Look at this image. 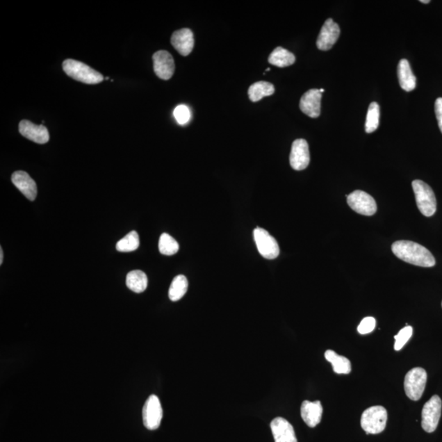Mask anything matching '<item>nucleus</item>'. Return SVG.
Listing matches in <instances>:
<instances>
[{
  "label": "nucleus",
  "mask_w": 442,
  "mask_h": 442,
  "mask_svg": "<svg viewBox=\"0 0 442 442\" xmlns=\"http://www.w3.org/2000/svg\"><path fill=\"white\" fill-rule=\"evenodd\" d=\"M380 108L379 105L373 102L368 109L366 131L368 133L375 132L379 126Z\"/></svg>",
  "instance_id": "nucleus-26"
},
{
  "label": "nucleus",
  "mask_w": 442,
  "mask_h": 442,
  "mask_svg": "<svg viewBox=\"0 0 442 442\" xmlns=\"http://www.w3.org/2000/svg\"><path fill=\"white\" fill-rule=\"evenodd\" d=\"M19 132L23 137L36 142V144L44 145L49 140L47 128L43 125H35L27 120H22L20 122Z\"/></svg>",
  "instance_id": "nucleus-13"
},
{
  "label": "nucleus",
  "mask_w": 442,
  "mask_h": 442,
  "mask_svg": "<svg viewBox=\"0 0 442 442\" xmlns=\"http://www.w3.org/2000/svg\"><path fill=\"white\" fill-rule=\"evenodd\" d=\"M3 252L1 247L0 248V265L3 264Z\"/></svg>",
  "instance_id": "nucleus-32"
},
{
  "label": "nucleus",
  "mask_w": 442,
  "mask_h": 442,
  "mask_svg": "<svg viewBox=\"0 0 442 442\" xmlns=\"http://www.w3.org/2000/svg\"><path fill=\"white\" fill-rule=\"evenodd\" d=\"M12 182L27 199L34 201L37 196V186L33 179L22 170L13 174Z\"/></svg>",
  "instance_id": "nucleus-17"
},
{
  "label": "nucleus",
  "mask_w": 442,
  "mask_h": 442,
  "mask_svg": "<svg viewBox=\"0 0 442 442\" xmlns=\"http://www.w3.org/2000/svg\"><path fill=\"white\" fill-rule=\"evenodd\" d=\"M420 3H430V1H429V0H420Z\"/></svg>",
  "instance_id": "nucleus-33"
},
{
  "label": "nucleus",
  "mask_w": 442,
  "mask_h": 442,
  "mask_svg": "<svg viewBox=\"0 0 442 442\" xmlns=\"http://www.w3.org/2000/svg\"><path fill=\"white\" fill-rule=\"evenodd\" d=\"M435 113L440 131L442 133V98H439L436 100Z\"/></svg>",
  "instance_id": "nucleus-31"
},
{
  "label": "nucleus",
  "mask_w": 442,
  "mask_h": 442,
  "mask_svg": "<svg viewBox=\"0 0 442 442\" xmlns=\"http://www.w3.org/2000/svg\"><path fill=\"white\" fill-rule=\"evenodd\" d=\"M172 44L182 56H188L195 47V36L190 29L183 28L174 31L172 36Z\"/></svg>",
  "instance_id": "nucleus-16"
},
{
  "label": "nucleus",
  "mask_w": 442,
  "mask_h": 442,
  "mask_svg": "<svg viewBox=\"0 0 442 442\" xmlns=\"http://www.w3.org/2000/svg\"><path fill=\"white\" fill-rule=\"evenodd\" d=\"M158 247L160 252L165 256L177 254L179 249V243L176 239L165 233L160 237Z\"/></svg>",
  "instance_id": "nucleus-27"
},
{
  "label": "nucleus",
  "mask_w": 442,
  "mask_h": 442,
  "mask_svg": "<svg viewBox=\"0 0 442 442\" xmlns=\"http://www.w3.org/2000/svg\"><path fill=\"white\" fill-rule=\"evenodd\" d=\"M441 306H442V303H441Z\"/></svg>",
  "instance_id": "nucleus-35"
},
{
  "label": "nucleus",
  "mask_w": 442,
  "mask_h": 442,
  "mask_svg": "<svg viewBox=\"0 0 442 442\" xmlns=\"http://www.w3.org/2000/svg\"><path fill=\"white\" fill-rule=\"evenodd\" d=\"M442 402L439 395H435L423 405L422 411L423 429L431 434L434 432L440 421Z\"/></svg>",
  "instance_id": "nucleus-6"
},
{
  "label": "nucleus",
  "mask_w": 442,
  "mask_h": 442,
  "mask_svg": "<svg viewBox=\"0 0 442 442\" xmlns=\"http://www.w3.org/2000/svg\"><path fill=\"white\" fill-rule=\"evenodd\" d=\"M376 326V320L374 317H366L361 322L358 326V332L361 334H370L374 331Z\"/></svg>",
  "instance_id": "nucleus-30"
},
{
  "label": "nucleus",
  "mask_w": 442,
  "mask_h": 442,
  "mask_svg": "<svg viewBox=\"0 0 442 442\" xmlns=\"http://www.w3.org/2000/svg\"><path fill=\"white\" fill-rule=\"evenodd\" d=\"M398 73L400 85L404 90L411 92L416 89V77L414 75L408 60H400L398 64Z\"/></svg>",
  "instance_id": "nucleus-19"
},
{
  "label": "nucleus",
  "mask_w": 442,
  "mask_h": 442,
  "mask_svg": "<svg viewBox=\"0 0 442 442\" xmlns=\"http://www.w3.org/2000/svg\"><path fill=\"white\" fill-rule=\"evenodd\" d=\"M275 442H297L293 425L284 418H275L270 423Z\"/></svg>",
  "instance_id": "nucleus-15"
},
{
  "label": "nucleus",
  "mask_w": 442,
  "mask_h": 442,
  "mask_svg": "<svg viewBox=\"0 0 442 442\" xmlns=\"http://www.w3.org/2000/svg\"><path fill=\"white\" fill-rule=\"evenodd\" d=\"M340 28L332 18L326 20L317 39V47L322 51H328L337 42L340 35Z\"/></svg>",
  "instance_id": "nucleus-11"
},
{
  "label": "nucleus",
  "mask_w": 442,
  "mask_h": 442,
  "mask_svg": "<svg viewBox=\"0 0 442 442\" xmlns=\"http://www.w3.org/2000/svg\"><path fill=\"white\" fill-rule=\"evenodd\" d=\"M388 422V411L384 407L376 405L363 412L361 425L367 434H379L384 432Z\"/></svg>",
  "instance_id": "nucleus-3"
},
{
  "label": "nucleus",
  "mask_w": 442,
  "mask_h": 442,
  "mask_svg": "<svg viewBox=\"0 0 442 442\" xmlns=\"http://www.w3.org/2000/svg\"><path fill=\"white\" fill-rule=\"evenodd\" d=\"M412 187L418 208L420 213L427 218L434 215L436 211V199L432 188L420 179L414 181Z\"/></svg>",
  "instance_id": "nucleus-4"
},
{
  "label": "nucleus",
  "mask_w": 442,
  "mask_h": 442,
  "mask_svg": "<svg viewBox=\"0 0 442 442\" xmlns=\"http://www.w3.org/2000/svg\"><path fill=\"white\" fill-rule=\"evenodd\" d=\"M289 160L292 168L296 170H305L309 165V145L305 140H296L293 142Z\"/></svg>",
  "instance_id": "nucleus-10"
},
{
  "label": "nucleus",
  "mask_w": 442,
  "mask_h": 442,
  "mask_svg": "<svg viewBox=\"0 0 442 442\" xmlns=\"http://www.w3.org/2000/svg\"><path fill=\"white\" fill-rule=\"evenodd\" d=\"M347 204L356 213L370 216L377 211L376 202L373 197L361 190H356L347 196Z\"/></svg>",
  "instance_id": "nucleus-9"
},
{
  "label": "nucleus",
  "mask_w": 442,
  "mask_h": 442,
  "mask_svg": "<svg viewBox=\"0 0 442 442\" xmlns=\"http://www.w3.org/2000/svg\"><path fill=\"white\" fill-rule=\"evenodd\" d=\"M275 86L270 82L258 81L250 86L248 96L252 102H258L264 97L272 95L275 93Z\"/></svg>",
  "instance_id": "nucleus-23"
},
{
  "label": "nucleus",
  "mask_w": 442,
  "mask_h": 442,
  "mask_svg": "<svg viewBox=\"0 0 442 442\" xmlns=\"http://www.w3.org/2000/svg\"><path fill=\"white\" fill-rule=\"evenodd\" d=\"M322 414H323V407H322L320 400L311 402L309 400L303 402L301 407V416L304 422L310 427H315L321 421Z\"/></svg>",
  "instance_id": "nucleus-18"
},
{
  "label": "nucleus",
  "mask_w": 442,
  "mask_h": 442,
  "mask_svg": "<svg viewBox=\"0 0 442 442\" xmlns=\"http://www.w3.org/2000/svg\"><path fill=\"white\" fill-rule=\"evenodd\" d=\"M188 282L184 275H178L172 281L169 289V297L172 302H177L186 295L188 291Z\"/></svg>",
  "instance_id": "nucleus-24"
},
{
  "label": "nucleus",
  "mask_w": 442,
  "mask_h": 442,
  "mask_svg": "<svg viewBox=\"0 0 442 442\" xmlns=\"http://www.w3.org/2000/svg\"><path fill=\"white\" fill-rule=\"evenodd\" d=\"M427 372L425 368H412L404 377V388L407 397L416 402L422 398L426 388Z\"/></svg>",
  "instance_id": "nucleus-5"
},
{
  "label": "nucleus",
  "mask_w": 442,
  "mask_h": 442,
  "mask_svg": "<svg viewBox=\"0 0 442 442\" xmlns=\"http://www.w3.org/2000/svg\"><path fill=\"white\" fill-rule=\"evenodd\" d=\"M153 59L156 75L164 81L170 79L176 68L172 54L165 50H160L154 54Z\"/></svg>",
  "instance_id": "nucleus-12"
},
{
  "label": "nucleus",
  "mask_w": 442,
  "mask_h": 442,
  "mask_svg": "<svg viewBox=\"0 0 442 442\" xmlns=\"http://www.w3.org/2000/svg\"><path fill=\"white\" fill-rule=\"evenodd\" d=\"M327 361L332 363L336 374L348 375L352 371V363L347 357L339 356L334 351L328 350L325 353Z\"/></svg>",
  "instance_id": "nucleus-20"
},
{
  "label": "nucleus",
  "mask_w": 442,
  "mask_h": 442,
  "mask_svg": "<svg viewBox=\"0 0 442 442\" xmlns=\"http://www.w3.org/2000/svg\"><path fill=\"white\" fill-rule=\"evenodd\" d=\"M320 93H321V94H322V93H324V92H325V90H324V89H320Z\"/></svg>",
  "instance_id": "nucleus-34"
},
{
  "label": "nucleus",
  "mask_w": 442,
  "mask_h": 442,
  "mask_svg": "<svg viewBox=\"0 0 442 442\" xmlns=\"http://www.w3.org/2000/svg\"><path fill=\"white\" fill-rule=\"evenodd\" d=\"M395 256L407 263L421 267H432L436 264L431 252L420 244L411 241H398L391 246Z\"/></svg>",
  "instance_id": "nucleus-1"
},
{
  "label": "nucleus",
  "mask_w": 442,
  "mask_h": 442,
  "mask_svg": "<svg viewBox=\"0 0 442 442\" xmlns=\"http://www.w3.org/2000/svg\"><path fill=\"white\" fill-rule=\"evenodd\" d=\"M147 284H149V280H147V275L141 270L131 271L126 276V286L133 293L145 292Z\"/></svg>",
  "instance_id": "nucleus-21"
},
{
  "label": "nucleus",
  "mask_w": 442,
  "mask_h": 442,
  "mask_svg": "<svg viewBox=\"0 0 442 442\" xmlns=\"http://www.w3.org/2000/svg\"><path fill=\"white\" fill-rule=\"evenodd\" d=\"M268 61L274 66L286 67L293 65L296 61V58L288 50L282 47H277L270 54Z\"/></svg>",
  "instance_id": "nucleus-22"
},
{
  "label": "nucleus",
  "mask_w": 442,
  "mask_h": 442,
  "mask_svg": "<svg viewBox=\"0 0 442 442\" xmlns=\"http://www.w3.org/2000/svg\"><path fill=\"white\" fill-rule=\"evenodd\" d=\"M413 328L411 326L404 327L399 333L394 336L395 344L394 349L395 351H400L405 344L408 343L409 338L412 337Z\"/></svg>",
  "instance_id": "nucleus-28"
},
{
  "label": "nucleus",
  "mask_w": 442,
  "mask_h": 442,
  "mask_svg": "<svg viewBox=\"0 0 442 442\" xmlns=\"http://www.w3.org/2000/svg\"><path fill=\"white\" fill-rule=\"evenodd\" d=\"M254 238L257 249L260 254L266 259L273 260L279 255V247L275 238L268 231L261 228L254 230Z\"/></svg>",
  "instance_id": "nucleus-8"
},
{
  "label": "nucleus",
  "mask_w": 442,
  "mask_h": 442,
  "mask_svg": "<svg viewBox=\"0 0 442 442\" xmlns=\"http://www.w3.org/2000/svg\"><path fill=\"white\" fill-rule=\"evenodd\" d=\"M174 118L177 119V121L179 124H181V125H184V124H186L188 122V121H190V109H188L186 105H179L176 109H174Z\"/></svg>",
  "instance_id": "nucleus-29"
},
{
  "label": "nucleus",
  "mask_w": 442,
  "mask_h": 442,
  "mask_svg": "<svg viewBox=\"0 0 442 442\" xmlns=\"http://www.w3.org/2000/svg\"><path fill=\"white\" fill-rule=\"evenodd\" d=\"M64 72L72 79L88 85L99 84L104 79L102 74L76 60L67 59L63 63Z\"/></svg>",
  "instance_id": "nucleus-2"
},
{
  "label": "nucleus",
  "mask_w": 442,
  "mask_h": 442,
  "mask_svg": "<svg viewBox=\"0 0 442 442\" xmlns=\"http://www.w3.org/2000/svg\"><path fill=\"white\" fill-rule=\"evenodd\" d=\"M322 94L320 90L311 89L304 94L300 101V108L308 117L317 118L320 115Z\"/></svg>",
  "instance_id": "nucleus-14"
},
{
  "label": "nucleus",
  "mask_w": 442,
  "mask_h": 442,
  "mask_svg": "<svg viewBox=\"0 0 442 442\" xmlns=\"http://www.w3.org/2000/svg\"><path fill=\"white\" fill-rule=\"evenodd\" d=\"M140 247L139 234L131 231L117 243V250L120 252H131Z\"/></svg>",
  "instance_id": "nucleus-25"
},
{
  "label": "nucleus",
  "mask_w": 442,
  "mask_h": 442,
  "mask_svg": "<svg viewBox=\"0 0 442 442\" xmlns=\"http://www.w3.org/2000/svg\"><path fill=\"white\" fill-rule=\"evenodd\" d=\"M163 416L162 404L156 395H152L145 404L142 409V421L149 430H156L161 425Z\"/></svg>",
  "instance_id": "nucleus-7"
}]
</instances>
